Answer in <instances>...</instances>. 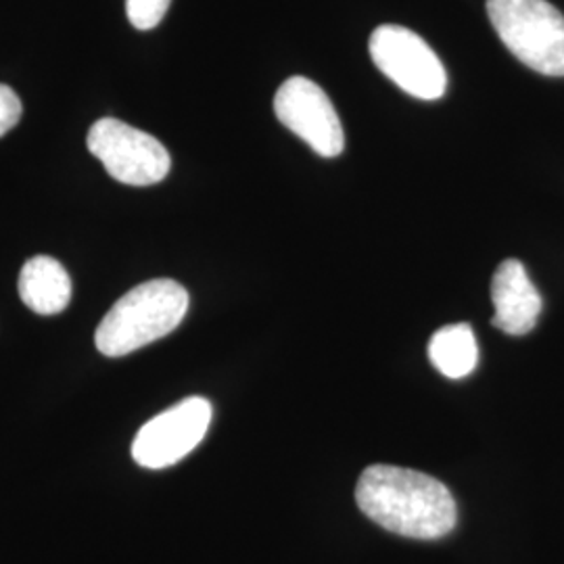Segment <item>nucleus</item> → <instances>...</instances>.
Returning a JSON list of instances; mask_svg holds the SVG:
<instances>
[{
	"label": "nucleus",
	"instance_id": "nucleus-1",
	"mask_svg": "<svg viewBox=\"0 0 564 564\" xmlns=\"http://www.w3.org/2000/svg\"><path fill=\"white\" fill-rule=\"evenodd\" d=\"M356 502L372 523L410 540H440L454 531L458 521L454 496L442 481L389 464L364 470Z\"/></svg>",
	"mask_w": 564,
	"mask_h": 564
},
{
	"label": "nucleus",
	"instance_id": "nucleus-2",
	"mask_svg": "<svg viewBox=\"0 0 564 564\" xmlns=\"http://www.w3.org/2000/svg\"><path fill=\"white\" fill-rule=\"evenodd\" d=\"M188 293L181 282L155 279L128 291L102 318L95 343L107 358H121L181 326Z\"/></svg>",
	"mask_w": 564,
	"mask_h": 564
},
{
	"label": "nucleus",
	"instance_id": "nucleus-3",
	"mask_svg": "<svg viewBox=\"0 0 564 564\" xmlns=\"http://www.w3.org/2000/svg\"><path fill=\"white\" fill-rule=\"evenodd\" d=\"M506 48L533 72L564 78V15L547 0H487Z\"/></svg>",
	"mask_w": 564,
	"mask_h": 564
},
{
	"label": "nucleus",
	"instance_id": "nucleus-4",
	"mask_svg": "<svg viewBox=\"0 0 564 564\" xmlns=\"http://www.w3.org/2000/svg\"><path fill=\"white\" fill-rule=\"evenodd\" d=\"M368 51L384 76L410 97L423 101L444 97L447 90L444 63L416 32L384 23L370 34Z\"/></svg>",
	"mask_w": 564,
	"mask_h": 564
},
{
	"label": "nucleus",
	"instance_id": "nucleus-5",
	"mask_svg": "<svg viewBox=\"0 0 564 564\" xmlns=\"http://www.w3.org/2000/svg\"><path fill=\"white\" fill-rule=\"evenodd\" d=\"M86 144L105 165L107 174L128 186L158 184L172 167V158L162 142L116 118L95 121L88 130Z\"/></svg>",
	"mask_w": 564,
	"mask_h": 564
},
{
	"label": "nucleus",
	"instance_id": "nucleus-6",
	"mask_svg": "<svg viewBox=\"0 0 564 564\" xmlns=\"http://www.w3.org/2000/svg\"><path fill=\"white\" fill-rule=\"evenodd\" d=\"M212 414V403L203 398L182 400L142 426L132 444V458L151 470L181 463L202 444Z\"/></svg>",
	"mask_w": 564,
	"mask_h": 564
},
{
	"label": "nucleus",
	"instance_id": "nucleus-7",
	"mask_svg": "<svg viewBox=\"0 0 564 564\" xmlns=\"http://www.w3.org/2000/svg\"><path fill=\"white\" fill-rule=\"evenodd\" d=\"M274 113L284 128L307 142L321 158H337L345 147L341 120L316 82L293 76L274 97Z\"/></svg>",
	"mask_w": 564,
	"mask_h": 564
},
{
	"label": "nucleus",
	"instance_id": "nucleus-8",
	"mask_svg": "<svg viewBox=\"0 0 564 564\" xmlns=\"http://www.w3.org/2000/svg\"><path fill=\"white\" fill-rule=\"evenodd\" d=\"M491 300L496 307L491 323L512 337L531 333L542 314V297L519 260L498 265L491 281Z\"/></svg>",
	"mask_w": 564,
	"mask_h": 564
},
{
	"label": "nucleus",
	"instance_id": "nucleus-9",
	"mask_svg": "<svg viewBox=\"0 0 564 564\" xmlns=\"http://www.w3.org/2000/svg\"><path fill=\"white\" fill-rule=\"evenodd\" d=\"M20 297L41 316L61 314L72 300V281L67 270L48 256L28 260L21 270Z\"/></svg>",
	"mask_w": 564,
	"mask_h": 564
},
{
	"label": "nucleus",
	"instance_id": "nucleus-10",
	"mask_svg": "<svg viewBox=\"0 0 564 564\" xmlns=\"http://www.w3.org/2000/svg\"><path fill=\"white\" fill-rule=\"evenodd\" d=\"M429 358L447 379L468 377L479 362V347L468 324L440 328L429 343Z\"/></svg>",
	"mask_w": 564,
	"mask_h": 564
},
{
	"label": "nucleus",
	"instance_id": "nucleus-11",
	"mask_svg": "<svg viewBox=\"0 0 564 564\" xmlns=\"http://www.w3.org/2000/svg\"><path fill=\"white\" fill-rule=\"evenodd\" d=\"M170 4L172 0H126V15L137 30L147 32L162 23Z\"/></svg>",
	"mask_w": 564,
	"mask_h": 564
},
{
	"label": "nucleus",
	"instance_id": "nucleus-12",
	"mask_svg": "<svg viewBox=\"0 0 564 564\" xmlns=\"http://www.w3.org/2000/svg\"><path fill=\"white\" fill-rule=\"evenodd\" d=\"M21 113L23 105L18 93L11 86L0 84V139L20 123Z\"/></svg>",
	"mask_w": 564,
	"mask_h": 564
}]
</instances>
